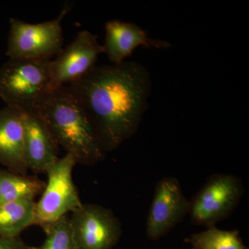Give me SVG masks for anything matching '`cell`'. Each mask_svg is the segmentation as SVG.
I'll return each instance as SVG.
<instances>
[{
  "mask_svg": "<svg viewBox=\"0 0 249 249\" xmlns=\"http://www.w3.org/2000/svg\"><path fill=\"white\" fill-rule=\"evenodd\" d=\"M66 86L107 153L137 133L148 107L152 83L150 72L142 64L124 61L96 65Z\"/></svg>",
  "mask_w": 249,
  "mask_h": 249,
  "instance_id": "1",
  "label": "cell"
},
{
  "mask_svg": "<svg viewBox=\"0 0 249 249\" xmlns=\"http://www.w3.org/2000/svg\"><path fill=\"white\" fill-rule=\"evenodd\" d=\"M243 194V184L238 177L213 175L191 201L192 222L206 228L215 227L237 208Z\"/></svg>",
  "mask_w": 249,
  "mask_h": 249,
  "instance_id": "6",
  "label": "cell"
},
{
  "mask_svg": "<svg viewBox=\"0 0 249 249\" xmlns=\"http://www.w3.org/2000/svg\"><path fill=\"white\" fill-rule=\"evenodd\" d=\"M191 249H194L191 248Z\"/></svg>",
  "mask_w": 249,
  "mask_h": 249,
  "instance_id": "18",
  "label": "cell"
},
{
  "mask_svg": "<svg viewBox=\"0 0 249 249\" xmlns=\"http://www.w3.org/2000/svg\"><path fill=\"white\" fill-rule=\"evenodd\" d=\"M69 9L64 8L55 19L38 24L11 18L6 55L30 60H52L58 55L63 49L62 21Z\"/></svg>",
  "mask_w": 249,
  "mask_h": 249,
  "instance_id": "5",
  "label": "cell"
},
{
  "mask_svg": "<svg viewBox=\"0 0 249 249\" xmlns=\"http://www.w3.org/2000/svg\"><path fill=\"white\" fill-rule=\"evenodd\" d=\"M24 152L28 170L47 172L58 160V145L42 118L34 113H22Z\"/></svg>",
  "mask_w": 249,
  "mask_h": 249,
  "instance_id": "10",
  "label": "cell"
},
{
  "mask_svg": "<svg viewBox=\"0 0 249 249\" xmlns=\"http://www.w3.org/2000/svg\"><path fill=\"white\" fill-rule=\"evenodd\" d=\"M76 164L73 156L67 153L47 170L48 178L40 200L36 202L34 225L45 227L83 205L72 178Z\"/></svg>",
  "mask_w": 249,
  "mask_h": 249,
  "instance_id": "4",
  "label": "cell"
},
{
  "mask_svg": "<svg viewBox=\"0 0 249 249\" xmlns=\"http://www.w3.org/2000/svg\"><path fill=\"white\" fill-rule=\"evenodd\" d=\"M51 60L10 59L0 67V98L7 107L36 114L49 94Z\"/></svg>",
  "mask_w": 249,
  "mask_h": 249,
  "instance_id": "3",
  "label": "cell"
},
{
  "mask_svg": "<svg viewBox=\"0 0 249 249\" xmlns=\"http://www.w3.org/2000/svg\"><path fill=\"white\" fill-rule=\"evenodd\" d=\"M76 249H113L122 235V225L110 209L83 204L70 217Z\"/></svg>",
  "mask_w": 249,
  "mask_h": 249,
  "instance_id": "7",
  "label": "cell"
},
{
  "mask_svg": "<svg viewBox=\"0 0 249 249\" xmlns=\"http://www.w3.org/2000/svg\"><path fill=\"white\" fill-rule=\"evenodd\" d=\"M191 201L183 194L178 178L165 177L157 183L146 220V235L160 240L189 214Z\"/></svg>",
  "mask_w": 249,
  "mask_h": 249,
  "instance_id": "9",
  "label": "cell"
},
{
  "mask_svg": "<svg viewBox=\"0 0 249 249\" xmlns=\"http://www.w3.org/2000/svg\"><path fill=\"white\" fill-rule=\"evenodd\" d=\"M42 229L45 232L46 239L37 249H76L68 215L64 216Z\"/></svg>",
  "mask_w": 249,
  "mask_h": 249,
  "instance_id": "16",
  "label": "cell"
},
{
  "mask_svg": "<svg viewBox=\"0 0 249 249\" xmlns=\"http://www.w3.org/2000/svg\"><path fill=\"white\" fill-rule=\"evenodd\" d=\"M186 241L194 249H249L238 231L222 230L216 227L196 232Z\"/></svg>",
  "mask_w": 249,
  "mask_h": 249,
  "instance_id": "15",
  "label": "cell"
},
{
  "mask_svg": "<svg viewBox=\"0 0 249 249\" xmlns=\"http://www.w3.org/2000/svg\"><path fill=\"white\" fill-rule=\"evenodd\" d=\"M36 114L42 118L58 146L73 155L77 164L90 166L104 160L106 152L66 85L47 95Z\"/></svg>",
  "mask_w": 249,
  "mask_h": 249,
  "instance_id": "2",
  "label": "cell"
},
{
  "mask_svg": "<svg viewBox=\"0 0 249 249\" xmlns=\"http://www.w3.org/2000/svg\"><path fill=\"white\" fill-rule=\"evenodd\" d=\"M165 49L170 47L167 41L151 38L137 24L121 20H110L106 24L105 53L113 65L124 62L139 47Z\"/></svg>",
  "mask_w": 249,
  "mask_h": 249,
  "instance_id": "11",
  "label": "cell"
},
{
  "mask_svg": "<svg viewBox=\"0 0 249 249\" xmlns=\"http://www.w3.org/2000/svg\"><path fill=\"white\" fill-rule=\"evenodd\" d=\"M105 53L98 37L89 31H80L74 40L49 62V92L73 83L96 66L98 56Z\"/></svg>",
  "mask_w": 249,
  "mask_h": 249,
  "instance_id": "8",
  "label": "cell"
},
{
  "mask_svg": "<svg viewBox=\"0 0 249 249\" xmlns=\"http://www.w3.org/2000/svg\"><path fill=\"white\" fill-rule=\"evenodd\" d=\"M0 249H34L26 245L19 237L6 238L0 237Z\"/></svg>",
  "mask_w": 249,
  "mask_h": 249,
  "instance_id": "17",
  "label": "cell"
},
{
  "mask_svg": "<svg viewBox=\"0 0 249 249\" xmlns=\"http://www.w3.org/2000/svg\"><path fill=\"white\" fill-rule=\"evenodd\" d=\"M36 202L22 199L0 206V237L16 238L26 229L34 225Z\"/></svg>",
  "mask_w": 249,
  "mask_h": 249,
  "instance_id": "13",
  "label": "cell"
},
{
  "mask_svg": "<svg viewBox=\"0 0 249 249\" xmlns=\"http://www.w3.org/2000/svg\"><path fill=\"white\" fill-rule=\"evenodd\" d=\"M22 114L7 106L0 109V164L10 171L27 175Z\"/></svg>",
  "mask_w": 249,
  "mask_h": 249,
  "instance_id": "12",
  "label": "cell"
},
{
  "mask_svg": "<svg viewBox=\"0 0 249 249\" xmlns=\"http://www.w3.org/2000/svg\"><path fill=\"white\" fill-rule=\"evenodd\" d=\"M46 183L37 177L0 169V206L22 199H34L42 194Z\"/></svg>",
  "mask_w": 249,
  "mask_h": 249,
  "instance_id": "14",
  "label": "cell"
}]
</instances>
